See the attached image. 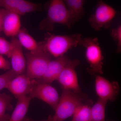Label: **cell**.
<instances>
[{
  "label": "cell",
  "mask_w": 121,
  "mask_h": 121,
  "mask_svg": "<svg viewBox=\"0 0 121 121\" xmlns=\"http://www.w3.org/2000/svg\"><path fill=\"white\" fill-rule=\"evenodd\" d=\"M92 101L85 94L83 95L74 93L69 90L63 89L61 97L54 116L51 115L52 121H64L71 117L76 109L83 105L91 106Z\"/></svg>",
  "instance_id": "obj_1"
},
{
  "label": "cell",
  "mask_w": 121,
  "mask_h": 121,
  "mask_svg": "<svg viewBox=\"0 0 121 121\" xmlns=\"http://www.w3.org/2000/svg\"><path fill=\"white\" fill-rule=\"evenodd\" d=\"M82 36L80 34L55 35L48 32L43 42L46 51L56 58L64 56L69 50L80 45Z\"/></svg>",
  "instance_id": "obj_2"
},
{
  "label": "cell",
  "mask_w": 121,
  "mask_h": 121,
  "mask_svg": "<svg viewBox=\"0 0 121 121\" xmlns=\"http://www.w3.org/2000/svg\"><path fill=\"white\" fill-rule=\"evenodd\" d=\"M55 24L66 25L69 28H71L73 26L69 12L64 0H52L50 2L47 17L40 23V29L53 31Z\"/></svg>",
  "instance_id": "obj_3"
},
{
  "label": "cell",
  "mask_w": 121,
  "mask_h": 121,
  "mask_svg": "<svg viewBox=\"0 0 121 121\" xmlns=\"http://www.w3.org/2000/svg\"><path fill=\"white\" fill-rule=\"evenodd\" d=\"M25 57L26 75L31 79L38 80L43 75L52 56L45 50L44 45L37 51L26 53Z\"/></svg>",
  "instance_id": "obj_4"
},
{
  "label": "cell",
  "mask_w": 121,
  "mask_h": 121,
  "mask_svg": "<svg viewBox=\"0 0 121 121\" xmlns=\"http://www.w3.org/2000/svg\"><path fill=\"white\" fill-rule=\"evenodd\" d=\"M80 45L86 48V56L90 68H87L89 74L93 75L103 74V62L104 59L99 40L97 37L82 39Z\"/></svg>",
  "instance_id": "obj_5"
},
{
  "label": "cell",
  "mask_w": 121,
  "mask_h": 121,
  "mask_svg": "<svg viewBox=\"0 0 121 121\" xmlns=\"http://www.w3.org/2000/svg\"><path fill=\"white\" fill-rule=\"evenodd\" d=\"M117 13L112 7L103 1H99L95 12L89 18V23L91 27L97 31L102 28L108 29Z\"/></svg>",
  "instance_id": "obj_6"
},
{
  "label": "cell",
  "mask_w": 121,
  "mask_h": 121,
  "mask_svg": "<svg viewBox=\"0 0 121 121\" xmlns=\"http://www.w3.org/2000/svg\"><path fill=\"white\" fill-rule=\"evenodd\" d=\"M78 59L70 60L61 72L56 80L60 83L63 89L69 90L79 94L84 95L78 82L76 68L80 64Z\"/></svg>",
  "instance_id": "obj_7"
},
{
  "label": "cell",
  "mask_w": 121,
  "mask_h": 121,
  "mask_svg": "<svg viewBox=\"0 0 121 121\" xmlns=\"http://www.w3.org/2000/svg\"><path fill=\"white\" fill-rule=\"evenodd\" d=\"M28 96L31 99L36 98L45 102L55 111L60 99L58 91L53 87L50 84L37 82Z\"/></svg>",
  "instance_id": "obj_8"
},
{
  "label": "cell",
  "mask_w": 121,
  "mask_h": 121,
  "mask_svg": "<svg viewBox=\"0 0 121 121\" xmlns=\"http://www.w3.org/2000/svg\"><path fill=\"white\" fill-rule=\"evenodd\" d=\"M95 75V91L99 98L107 102L114 101L120 90L118 83L111 82L103 76Z\"/></svg>",
  "instance_id": "obj_9"
},
{
  "label": "cell",
  "mask_w": 121,
  "mask_h": 121,
  "mask_svg": "<svg viewBox=\"0 0 121 121\" xmlns=\"http://www.w3.org/2000/svg\"><path fill=\"white\" fill-rule=\"evenodd\" d=\"M36 82V80L31 79L26 75L22 74L11 80L6 88L17 99L29 95Z\"/></svg>",
  "instance_id": "obj_10"
},
{
  "label": "cell",
  "mask_w": 121,
  "mask_h": 121,
  "mask_svg": "<svg viewBox=\"0 0 121 121\" xmlns=\"http://www.w3.org/2000/svg\"><path fill=\"white\" fill-rule=\"evenodd\" d=\"M70 60L65 56L56 58L48 63L44 74L42 78L36 80L39 83L50 84L56 80L68 63Z\"/></svg>",
  "instance_id": "obj_11"
},
{
  "label": "cell",
  "mask_w": 121,
  "mask_h": 121,
  "mask_svg": "<svg viewBox=\"0 0 121 121\" xmlns=\"http://www.w3.org/2000/svg\"><path fill=\"white\" fill-rule=\"evenodd\" d=\"M0 7L19 16L37 11L40 8L37 4L24 0H0Z\"/></svg>",
  "instance_id": "obj_12"
},
{
  "label": "cell",
  "mask_w": 121,
  "mask_h": 121,
  "mask_svg": "<svg viewBox=\"0 0 121 121\" xmlns=\"http://www.w3.org/2000/svg\"><path fill=\"white\" fill-rule=\"evenodd\" d=\"M12 50L11 57L12 69L17 75L22 74L26 67V61L22 50V46L18 39L13 37L11 41Z\"/></svg>",
  "instance_id": "obj_13"
},
{
  "label": "cell",
  "mask_w": 121,
  "mask_h": 121,
  "mask_svg": "<svg viewBox=\"0 0 121 121\" xmlns=\"http://www.w3.org/2000/svg\"><path fill=\"white\" fill-rule=\"evenodd\" d=\"M21 22L19 15L6 10L3 20L2 31L9 37H15L20 30Z\"/></svg>",
  "instance_id": "obj_14"
},
{
  "label": "cell",
  "mask_w": 121,
  "mask_h": 121,
  "mask_svg": "<svg viewBox=\"0 0 121 121\" xmlns=\"http://www.w3.org/2000/svg\"><path fill=\"white\" fill-rule=\"evenodd\" d=\"M70 14L73 26L80 20L85 13L83 0H64Z\"/></svg>",
  "instance_id": "obj_15"
},
{
  "label": "cell",
  "mask_w": 121,
  "mask_h": 121,
  "mask_svg": "<svg viewBox=\"0 0 121 121\" xmlns=\"http://www.w3.org/2000/svg\"><path fill=\"white\" fill-rule=\"evenodd\" d=\"M31 100L28 95L17 99L15 109L9 121H22L25 118Z\"/></svg>",
  "instance_id": "obj_16"
},
{
  "label": "cell",
  "mask_w": 121,
  "mask_h": 121,
  "mask_svg": "<svg viewBox=\"0 0 121 121\" xmlns=\"http://www.w3.org/2000/svg\"><path fill=\"white\" fill-rule=\"evenodd\" d=\"M17 36L18 40L22 47L29 52H35L44 46L43 42L37 43L25 29H21Z\"/></svg>",
  "instance_id": "obj_17"
},
{
  "label": "cell",
  "mask_w": 121,
  "mask_h": 121,
  "mask_svg": "<svg viewBox=\"0 0 121 121\" xmlns=\"http://www.w3.org/2000/svg\"><path fill=\"white\" fill-rule=\"evenodd\" d=\"M13 98L5 93H0V121H9L10 116L6 111L11 110L12 108Z\"/></svg>",
  "instance_id": "obj_18"
},
{
  "label": "cell",
  "mask_w": 121,
  "mask_h": 121,
  "mask_svg": "<svg viewBox=\"0 0 121 121\" xmlns=\"http://www.w3.org/2000/svg\"><path fill=\"white\" fill-rule=\"evenodd\" d=\"M107 101L99 98L91 108V121H105V109Z\"/></svg>",
  "instance_id": "obj_19"
},
{
  "label": "cell",
  "mask_w": 121,
  "mask_h": 121,
  "mask_svg": "<svg viewBox=\"0 0 121 121\" xmlns=\"http://www.w3.org/2000/svg\"><path fill=\"white\" fill-rule=\"evenodd\" d=\"M72 121H91V107L88 105L80 106L76 109Z\"/></svg>",
  "instance_id": "obj_20"
},
{
  "label": "cell",
  "mask_w": 121,
  "mask_h": 121,
  "mask_svg": "<svg viewBox=\"0 0 121 121\" xmlns=\"http://www.w3.org/2000/svg\"><path fill=\"white\" fill-rule=\"evenodd\" d=\"M17 74L12 69L0 75V91L7 88L9 82L16 77Z\"/></svg>",
  "instance_id": "obj_21"
},
{
  "label": "cell",
  "mask_w": 121,
  "mask_h": 121,
  "mask_svg": "<svg viewBox=\"0 0 121 121\" xmlns=\"http://www.w3.org/2000/svg\"><path fill=\"white\" fill-rule=\"evenodd\" d=\"M12 50V45L11 42H9L4 37L0 36V54L10 58Z\"/></svg>",
  "instance_id": "obj_22"
},
{
  "label": "cell",
  "mask_w": 121,
  "mask_h": 121,
  "mask_svg": "<svg viewBox=\"0 0 121 121\" xmlns=\"http://www.w3.org/2000/svg\"><path fill=\"white\" fill-rule=\"evenodd\" d=\"M113 39L117 42V48L116 52L120 53L121 52V25L113 29L111 33Z\"/></svg>",
  "instance_id": "obj_23"
},
{
  "label": "cell",
  "mask_w": 121,
  "mask_h": 121,
  "mask_svg": "<svg viewBox=\"0 0 121 121\" xmlns=\"http://www.w3.org/2000/svg\"><path fill=\"white\" fill-rule=\"evenodd\" d=\"M11 64L9 60L5 59L0 54V69L8 71L11 69Z\"/></svg>",
  "instance_id": "obj_24"
},
{
  "label": "cell",
  "mask_w": 121,
  "mask_h": 121,
  "mask_svg": "<svg viewBox=\"0 0 121 121\" xmlns=\"http://www.w3.org/2000/svg\"><path fill=\"white\" fill-rule=\"evenodd\" d=\"M6 12V10L4 9H0V34L1 32L2 31L3 19Z\"/></svg>",
  "instance_id": "obj_25"
},
{
  "label": "cell",
  "mask_w": 121,
  "mask_h": 121,
  "mask_svg": "<svg viewBox=\"0 0 121 121\" xmlns=\"http://www.w3.org/2000/svg\"><path fill=\"white\" fill-rule=\"evenodd\" d=\"M22 121H52L51 118V115H50L48 118V119L42 121H35L31 118L29 117H25Z\"/></svg>",
  "instance_id": "obj_26"
},
{
  "label": "cell",
  "mask_w": 121,
  "mask_h": 121,
  "mask_svg": "<svg viewBox=\"0 0 121 121\" xmlns=\"http://www.w3.org/2000/svg\"></svg>",
  "instance_id": "obj_27"
}]
</instances>
